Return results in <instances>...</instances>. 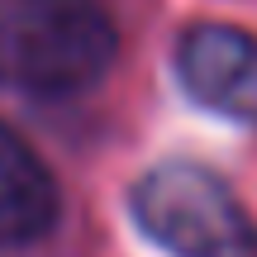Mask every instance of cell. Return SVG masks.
Wrapping results in <instances>:
<instances>
[{
    "mask_svg": "<svg viewBox=\"0 0 257 257\" xmlns=\"http://www.w3.org/2000/svg\"><path fill=\"white\" fill-rule=\"evenodd\" d=\"M134 224L172 257H257V224L214 172L162 162L128 191Z\"/></svg>",
    "mask_w": 257,
    "mask_h": 257,
    "instance_id": "cell-2",
    "label": "cell"
},
{
    "mask_svg": "<svg viewBox=\"0 0 257 257\" xmlns=\"http://www.w3.org/2000/svg\"><path fill=\"white\" fill-rule=\"evenodd\" d=\"M57 181L43 157L0 119V248L43 238L57 224Z\"/></svg>",
    "mask_w": 257,
    "mask_h": 257,
    "instance_id": "cell-4",
    "label": "cell"
},
{
    "mask_svg": "<svg viewBox=\"0 0 257 257\" xmlns=\"http://www.w3.org/2000/svg\"><path fill=\"white\" fill-rule=\"evenodd\" d=\"M176 81L195 105L257 128V34L238 24H191L176 38Z\"/></svg>",
    "mask_w": 257,
    "mask_h": 257,
    "instance_id": "cell-3",
    "label": "cell"
},
{
    "mask_svg": "<svg viewBox=\"0 0 257 257\" xmlns=\"http://www.w3.org/2000/svg\"><path fill=\"white\" fill-rule=\"evenodd\" d=\"M119 53L110 15L95 0H0V86L57 100L81 95Z\"/></svg>",
    "mask_w": 257,
    "mask_h": 257,
    "instance_id": "cell-1",
    "label": "cell"
}]
</instances>
